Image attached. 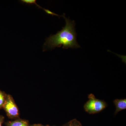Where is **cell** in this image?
Instances as JSON below:
<instances>
[{
	"mask_svg": "<svg viewBox=\"0 0 126 126\" xmlns=\"http://www.w3.org/2000/svg\"><path fill=\"white\" fill-rule=\"evenodd\" d=\"M7 94L0 90V109L3 108Z\"/></svg>",
	"mask_w": 126,
	"mask_h": 126,
	"instance_id": "52a82bcc",
	"label": "cell"
},
{
	"mask_svg": "<svg viewBox=\"0 0 126 126\" xmlns=\"http://www.w3.org/2000/svg\"><path fill=\"white\" fill-rule=\"evenodd\" d=\"M88 98V100L84 104L83 107L86 112L89 114H94L100 112L107 106L106 102L96 98L93 94H89Z\"/></svg>",
	"mask_w": 126,
	"mask_h": 126,
	"instance_id": "7a4b0ae2",
	"label": "cell"
},
{
	"mask_svg": "<svg viewBox=\"0 0 126 126\" xmlns=\"http://www.w3.org/2000/svg\"><path fill=\"white\" fill-rule=\"evenodd\" d=\"M7 116L10 118H18L19 116V109L16 104L13 97L10 94H7L3 108Z\"/></svg>",
	"mask_w": 126,
	"mask_h": 126,
	"instance_id": "3957f363",
	"label": "cell"
},
{
	"mask_svg": "<svg viewBox=\"0 0 126 126\" xmlns=\"http://www.w3.org/2000/svg\"><path fill=\"white\" fill-rule=\"evenodd\" d=\"M43 10L46 12V14H48V15H52L53 16H62L59 15L55 14L54 12H52L49 11V10H47V9H44Z\"/></svg>",
	"mask_w": 126,
	"mask_h": 126,
	"instance_id": "9c48e42d",
	"label": "cell"
},
{
	"mask_svg": "<svg viewBox=\"0 0 126 126\" xmlns=\"http://www.w3.org/2000/svg\"><path fill=\"white\" fill-rule=\"evenodd\" d=\"M62 16L65 20V26L55 34L50 35L46 39L43 46V51L54 49L56 47L61 46L64 49L80 48V46L77 41L75 22L66 18L65 14Z\"/></svg>",
	"mask_w": 126,
	"mask_h": 126,
	"instance_id": "6da1fadb",
	"label": "cell"
},
{
	"mask_svg": "<svg viewBox=\"0 0 126 126\" xmlns=\"http://www.w3.org/2000/svg\"><path fill=\"white\" fill-rule=\"evenodd\" d=\"M4 118L2 116L0 115V126H2V123L4 121Z\"/></svg>",
	"mask_w": 126,
	"mask_h": 126,
	"instance_id": "30bf717a",
	"label": "cell"
},
{
	"mask_svg": "<svg viewBox=\"0 0 126 126\" xmlns=\"http://www.w3.org/2000/svg\"><path fill=\"white\" fill-rule=\"evenodd\" d=\"M64 126H83L80 122L77 119H72L68 122Z\"/></svg>",
	"mask_w": 126,
	"mask_h": 126,
	"instance_id": "8992f818",
	"label": "cell"
},
{
	"mask_svg": "<svg viewBox=\"0 0 126 126\" xmlns=\"http://www.w3.org/2000/svg\"><path fill=\"white\" fill-rule=\"evenodd\" d=\"M113 103L116 107L115 115L117 114L118 113L126 109V99H116L113 101Z\"/></svg>",
	"mask_w": 126,
	"mask_h": 126,
	"instance_id": "277c9868",
	"label": "cell"
},
{
	"mask_svg": "<svg viewBox=\"0 0 126 126\" xmlns=\"http://www.w3.org/2000/svg\"><path fill=\"white\" fill-rule=\"evenodd\" d=\"M21 2L24 4L28 5H35L39 8L42 9L43 7H41L37 4L36 2V0H21Z\"/></svg>",
	"mask_w": 126,
	"mask_h": 126,
	"instance_id": "ba28073f",
	"label": "cell"
},
{
	"mask_svg": "<svg viewBox=\"0 0 126 126\" xmlns=\"http://www.w3.org/2000/svg\"><path fill=\"white\" fill-rule=\"evenodd\" d=\"M6 126H30L29 122L24 119H18L14 121L7 122Z\"/></svg>",
	"mask_w": 126,
	"mask_h": 126,
	"instance_id": "5b68a950",
	"label": "cell"
},
{
	"mask_svg": "<svg viewBox=\"0 0 126 126\" xmlns=\"http://www.w3.org/2000/svg\"><path fill=\"white\" fill-rule=\"evenodd\" d=\"M50 126L49 125H46V126H44V125H42V124H34L32 126Z\"/></svg>",
	"mask_w": 126,
	"mask_h": 126,
	"instance_id": "8fae6325",
	"label": "cell"
}]
</instances>
